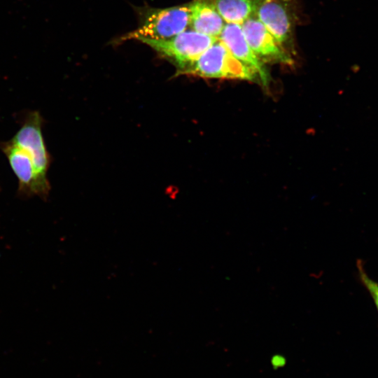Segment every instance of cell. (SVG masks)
Returning a JSON list of instances; mask_svg holds the SVG:
<instances>
[{
  "label": "cell",
  "mask_w": 378,
  "mask_h": 378,
  "mask_svg": "<svg viewBox=\"0 0 378 378\" xmlns=\"http://www.w3.org/2000/svg\"><path fill=\"white\" fill-rule=\"evenodd\" d=\"M183 74L204 78L239 79L260 83L258 74L237 59L219 39Z\"/></svg>",
  "instance_id": "cell-1"
},
{
  "label": "cell",
  "mask_w": 378,
  "mask_h": 378,
  "mask_svg": "<svg viewBox=\"0 0 378 378\" xmlns=\"http://www.w3.org/2000/svg\"><path fill=\"white\" fill-rule=\"evenodd\" d=\"M218 39L191 29L166 40L142 39L141 41L172 62L178 74H183Z\"/></svg>",
  "instance_id": "cell-2"
},
{
  "label": "cell",
  "mask_w": 378,
  "mask_h": 378,
  "mask_svg": "<svg viewBox=\"0 0 378 378\" xmlns=\"http://www.w3.org/2000/svg\"><path fill=\"white\" fill-rule=\"evenodd\" d=\"M189 24V5L151 9L140 26L121 40H166L184 31Z\"/></svg>",
  "instance_id": "cell-3"
},
{
  "label": "cell",
  "mask_w": 378,
  "mask_h": 378,
  "mask_svg": "<svg viewBox=\"0 0 378 378\" xmlns=\"http://www.w3.org/2000/svg\"><path fill=\"white\" fill-rule=\"evenodd\" d=\"M42 122L43 120L38 112L29 113L10 141L27 151L34 162L41 181L49 184L47 171L50 165V156L43 138Z\"/></svg>",
  "instance_id": "cell-4"
},
{
  "label": "cell",
  "mask_w": 378,
  "mask_h": 378,
  "mask_svg": "<svg viewBox=\"0 0 378 378\" xmlns=\"http://www.w3.org/2000/svg\"><path fill=\"white\" fill-rule=\"evenodd\" d=\"M241 27L248 44L263 63H293L290 55L255 15L246 20Z\"/></svg>",
  "instance_id": "cell-5"
},
{
  "label": "cell",
  "mask_w": 378,
  "mask_h": 378,
  "mask_svg": "<svg viewBox=\"0 0 378 378\" xmlns=\"http://www.w3.org/2000/svg\"><path fill=\"white\" fill-rule=\"evenodd\" d=\"M1 147L18 179L19 192L27 195L46 198L50 189V184L41 181L27 151L10 141L3 144Z\"/></svg>",
  "instance_id": "cell-6"
},
{
  "label": "cell",
  "mask_w": 378,
  "mask_h": 378,
  "mask_svg": "<svg viewBox=\"0 0 378 378\" xmlns=\"http://www.w3.org/2000/svg\"><path fill=\"white\" fill-rule=\"evenodd\" d=\"M255 16L284 48L290 40L293 24L288 0H259Z\"/></svg>",
  "instance_id": "cell-7"
},
{
  "label": "cell",
  "mask_w": 378,
  "mask_h": 378,
  "mask_svg": "<svg viewBox=\"0 0 378 378\" xmlns=\"http://www.w3.org/2000/svg\"><path fill=\"white\" fill-rule=\"evenodd\" d=\"M218 39L237 59L258 74L260 83L264 86L269 84L270 76L265 63L255 55L248 44L241 25L226 23Z\"/></svg>",
  "instance_id": "cell-8"
},
{
  "label": "cell",
  "mask_w": 378,
  "mask_h": 378,
  "mask_svg": "<svg viewBox=\"0 0 378 378\" xmlns=\"http://www.w3.org/2000/svg\"><path fill=\"white\" fill-rule=\"evenodd\" d=\"M192 29L218 38L225 22L217 10L214 0H193L190 4Z\"/></svg>",
  "instance_id": "cell-9"
},
{
  "label": "cell",
  "mask_w": 378,
  "mask_h": 378,
  "mask_svg": "<svg viewBox=\"0 0 378 378\" xmlns=\"http://www.w3.org/2000/svg\"><path fill=\"white\" fill-rule=\"evenodd\" d=\"M214 2L225 22L241 25L255 15L259 0H214Z\"/></svg>",
  "instance_id": "cell-10"
},
{
  "label": "cell",
  "mask_w": 378,
  "mask_h": 378,
  "mask_svg": "<svg viewBox=\"0 0 378 378\" xmlns=\"http://www.w3.org/2000/svg\"><path fill=\"white\" fill-rule=\"evenodd\" d=\"M357 269L360 281L370 294L378 310V282L368 275L360 260L357 262Z\"/></svg>",
  "instance_id": "cell-11"
}]
</instances>
